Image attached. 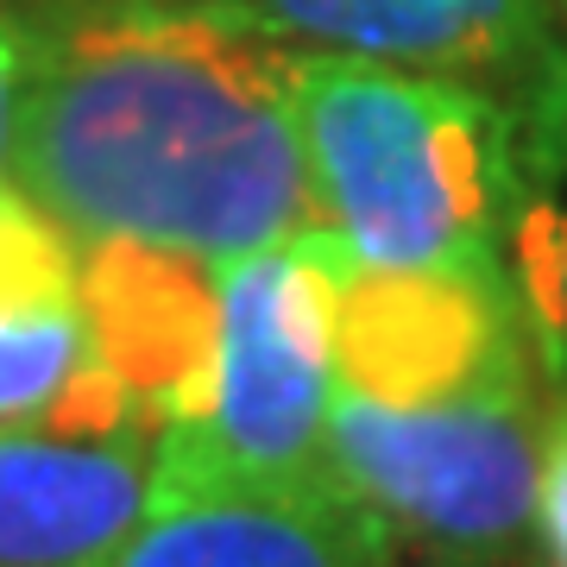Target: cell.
Returning a JSON list of instances; mask_svg holds the SVG:
<instances>
[{"mask_svg":"<svg viewBox=\"0 0 567 567\" xmlns=\"http://www.w3.org/2000/svg\"><path fill=\"white\" fill-rule=\"evenodd\" d=\"M7 177L76 246L221 265L309 234L297 51L208 0H44Z\"/></svg>","mask_w":567,"mask_h":567,"instance_id":"6da1fadb","label":"cell"},{"mask_svg":"<svg viewBox=\"0 0 567 567\" xmlns=\"http://www.w3.org/2000/svg\"><path fill=\"white\" fill-rule=\"evenodd\" d=\"M511 252H517L511 278H517V297H524L536 353H543V365L555 372V365L567 360V221L548 227L543 215L529 208L524 221H517Z\"/></svg>","mask_w":567,"mask_h":567,"instance_id":"8fae6325","label":"cell"},{"mask_svg":"<svg viewBox=\"0 0 567 567\" xmlns=\"http://www.w3.org/2000/svg\"><path fill=\"white\" fill-rule=\"evenodd\" d=\"M555 7V20H561V39H567V0H548Z\"/></svg>","mask_w":567,"mask_h":567,"instance_id":"5bb4252c","label":"cell"},{"mask_svg":"<svg viewBox=\"0 0 567 567\" xmlns=\"http://www.w3.org/2000/svg\"><path fill=\"white\" fill-rule=\"evenodd\" d=\"M158 423L63 416L0 429V567H95L145 517Z\"/></svg>","mask_w":567,"mask_h":567,"instance_id":"ba28073f","label":"cell"},{"mask_svg":"<svg viewBox=\"0 0 567 567\" xmlns=\"http://www.w3.org/2000/svg\"><path fill=\"white\" fill-rule=\"evenodd\" d=\"M82 309L95 353L152 423H189L203 404L215 278L152 246H82Z\"/></svg>","mask_w":567,"mask_h":567,"instance_id":"9c48e42d","label":"cell"},{"mask_svg":"<svg viewBox=\"0 0 567 567\" xmlns=\"http://www.w3.org/2000/svg\"><path fill=\"white\" fill-rule=\"evenodd\" d=\"M95 567H391V543L347 492L246 480L189 423H164L145 517Z\"/></svg>","mask_w":567,"mask_h":567,"instance_id":"8992f818","label":"cell"},{"mask_svg":"<svg viewBox=\"0 0 567 567\" xmlns=\"http://www.w3.org/2000/svg\"><path fill=\"white\" fill-rule=\"evenodd\" d=\"M208 278H215V334L189 429L246 480L341 492L328 473L341 246L322 227H309L278 246H252L208 265Z\"/></svg>","mask_w":567,"mask_h":567,"instance_id":"277c9868","label":"cell"},{"mask_svg":"<svg viewBox=\"0 0 567 567\" xmlns=\"http://www.w3.org/2000/svg\"><path fill=\"white\" fill-rule=\"evenodd\" d=\"M121 410L140 404L95 353L82 284L0 297V429L63 423V416H121Z\"/></svg>","mask_w":567,"mask_h":567,"instance_id":"30bf717a","label":"cell"},{"mask_svg":"<svg viewBox=\"0 0 567 567\" xmlns=\"http://www.w3.org/2000/svg\"><path fill=\"white\" fill-rule=\"evenodd\" d=\"M536 536L548 561L567 567V391L543 416V466H536Z\"/></svg>","mask_w":567,"mask_h":567,"instance_id":"7c38bea8","label":"cell"},{"mask_svg":"<svg viewBox=\"0 0 567 567\" xmlns=\"http://www.w3.org/2000/svg\"><path fill=\"white\" fill-rule=\"evenodd\" d=\"M543 410L536 379L385 404L334 379L328 473L391 548L442 567H492L536 529Z\"/></svg>","mask_w":567,"mask_h":567,"instance_id":"3957f363","label":"cell"},{"mask_svg":"<svg viewBox=\"0 0 567 567\" xmlns=\"http://www.w3.org/2000/svg\"><path fill=\"white\" fill-rule=\"evenodd\" d=\"M290 51L480 82L517 107L536 183L567 164V39L548 0H208Z\"/></svg>","mask_w":567,"mask_h":567,"instance_id":"5b68a950","label":"cell"},{"mask_svg":"<svg viewBox=\"0 0 567 567\" xmlns=\"http://www.w3.org/2000/svg\"><path fill=\"white\" fill-rule=\"evenodd\" d=\"M517 278L454 271H372L341 252L334 303V379L385 404H423L447 391L536 379Z\"/></svg>","mask_w":567,"mask_h":567,"instance_id":"52a82bcc","label":"cell"},{"mask_svg":"<svg viewBox=\"0 0 567 567\" xmlns=\"http://www.w3.org/2000/svg\"><path fill=\"white\" fill-rule=\"evenodd\" d=\"M316 221L353 265L511 278V240L543 196L529 133L480 82L297 51Z\"/></svg>","mask_w":567,"mask_h":567,"instance_id":"7a4b0ae2","label":"cell"},{"mask_svg":"<svg viewBox=\"0 0 567 567\" xmlns=\"http://www.w3.org/2000/svg\"><path fill=\"white\" fill-rule=\"evenodd\" d=\"M20 82H25V32L0 7V177L13 164V126H20Z\"/></svg>","mask_w":567,"mask_h":567,"instance_id":"4fadbf2b","label":"cell"}]
</instances>
